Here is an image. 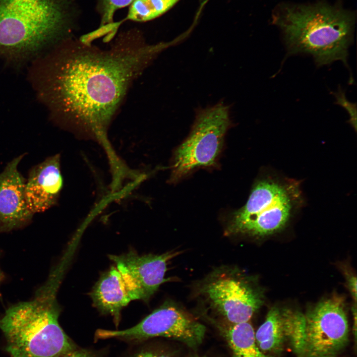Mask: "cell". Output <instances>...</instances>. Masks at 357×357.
Listing matches in <instances>:
<instances>
[{
	"label": "cell",
	"mask_w": 357,
	"mask_h": 357,
	"mask_svg": "<svg viewBox=\"0 0 357 357\" xmlns=\"http://www.w3.org/2000/svg\"><path fill=\"white\" fill-rule=\"evenodd\" d=\"M172 46L147 44L135 31L119 36L107 50L81 40L70 42L55 59L48 78L51 103L62 124L99 142L109 161L116 160L107 137L110 125L132 82Z\"/></svg>",
	"instance_id": "6da1fadb"
},
{
	"label": "cell",
	"mask_w": 357,
	"mask_h": 357,
	"mask_svg": "<svg viewBox=\"0 0 357 357\" xmlns=\"http://www.w3.org/2000/svg\"><path fill=\"white\" fill-rule=\"evenodd\" d=\"M273 21L282 32L287 56L306 54L319 66L339 60L348 67L355 22L352 12L322 2L283 4Z\"/></svg>",
	"instance_id": "7a4b0ae2"
},
{
	"label": "cell",
	"mask_w": 357,
	"mask_h": 357,
	"mask_svg": "<svg viewBox=\"0 0 357 357\" xmlns=\"http://www.w3.org/2000/svg\"><path fill=\"white\" fill-rule=\"evenodd\" d=\"M62 271L57 266L32 299L11 305L0 319L12 357H59L77 348L59 323L56 295Z\"/></svg>",
	"instance_id": "3957f363"
},
{
	"label": "cell",
	"mask_w": 357,
	"mask_h": 357,
	"mask_svg": "<svg viewBox=\"0 0 357 357\" xmlns=\"http://www.w3.org/2000/svg\"><path fill=\"white\" fill-rule=\"evenodd\" d=\"M68 0H0V54L35 53L68 30Z\"/></svg>",
	"instance_id": "277c9868"
},
{
	"label": "cell",
	"mask_w": 357,
	"mask_h": 357,
	"mask_svg": "<svg viewBox=\"0 0 357 357\" xmlns=\"http://www.w3.org/2000/svg\"><path fill=\"white\" fill-rule=\"evenodd\" d=\"M300 181L266 170L245 204L236 211L226 234L264 237L284 229L304 206Z\"/></svg>",
	"instance_id": "5b68a950"
},
{
	"label": "cell",
	"mask_w": 357,
	"mask_h": 357,
	"mask_svg": "<svg viewBox=\"0 0 357 357\" xmlns=\"http://www.w3.org/2000/svg\"><path fill=\"white\" fill-rule=\"evenodd\" d=\"M189 135L177 149L172 178L176 180L194 169L213 165L232 121L230 107L223 102L199 108Z\"/></svg>",
	"instance_id": "8992f818"
},
{
	"label": "cell",
	"mask_w": 357,
	"mask_h": 357,
	"mask_svg": "<svg viewBox=\"0 0 357 357\" xmlns=\"http://www.w3.org/2000/svg\"><path fill=\"white\" fill-rule=\"evenodd\" d=\"M210 306L226 322H248L261 304L259 294L234 266L213 270L199 288Z\"/></svg>",
	"instance_id": "52a82bcc"
},
{
	"label": "cell",
	"mask_w": 357,
	"mask_h": 357,
	"mask_svg": "<svg viewBox=\"0 0 357 357\" xmlns=\"http://www.w3.org/2000/svg\"><path fill=\"white\" fill-rule=\"evenodd\" d=\"M205 332L203 324L175 303L166 301L135 326L123 330L98 329L95 338L140 341L163 337L195 348L202 343Z\"/></svg>",
	"instance_id": "ba28073f"
},
{
	"label": "cell",
	"mask_w": 357,
	"mask_h": 357,
	"mask_svg": "<svg viewBox=\"0 0 357 357\" xmlns=\"http://www.w3.org/2000/svg\"><path fill=\"white\" fill-rule=\"evenodd\" d=\"M303 357H337L349 342V326L342 302L322 301L305 316Z\"/></svg>",
	"instance_id": "9c48e42d"
},
{
	"label": "cell",
	"mask_w": 357,
	"mask_h": 357,
	"mask_svg": "<svg viewBox=\"0 0 357 357\" xmlns=\"http://www.w3.org/2000/svg\"><path fill=\"white\" fill-rule=\"evenodd\" d=\"M179 254L171 250L161 254L139 255L134 250L120 255H110L116 267L128 282L137 299L148 301L163 283L168 262Z\"/></svg>",
	"instance_id": "30bf717a"
},
{
	"label": "cell",
	"mask_w": 357,
	"mask_h": 357,
	"mask_svg": "<svg viewBox=\"0 0 357 357\" xmlns=\"http://www.w3.org/2000/svg\"><path fill=\"white\" fill-rule=\"evenodd\" d=\"M24 156L13 159L0 173V233L26 226L34 215L25 199L26 180L18 170Z\"/></svg>",
	"instance_id": "8fae6325"
},
{
	"label": "cell",
	"mask_w": 357,
	"mask_h": 357,
	"mask_svg": "<svg viewBox=\"0 0 357 357\" xmlns=\"http://www.w3.org/2000/svg\"><path fill=\"white\" fill-rule=\"evenodd\" d=\"M60 154L32 168L25 184L26 203L32 213H41L55 206L63 187Z\"/></svg>",
	"instance_id": "7c38bea8"
},
{
	"label": "cell",
	"mask_w": 357,
	"mask_h": 357,
	"mask_svg": "<svg viewBox=\"0 0 357 357\" xmlns=\"http://www.w3.org/2000/svg\"><path fill=\"white\" fill-rule=\"evenodd\" d=\"M90 296L94 306L102 313L111 315L117 325L122 308L137 299L129 283L115 265L101 276Z\"/></svg>",
	"instance_id": "4fadbf2b"
},
{
	"label": "cell",
	"mask_w": 357,
	"mask_h": 357,
	"mask_svg": "<svg viewBox=\"0 0 357 357\" xmlns=\"http://www.w3.org/2000/svg\"><path fill=\"white\" fill-rule=\"evenodd\" d=\"M218 326L226 338L233 357H269L258 347L254 329L248 322H226Z\"/></svg>",
	"instance_id": "5bb4252c"
},
{
	"label": "cell",
	"mask_w": 357,
	"mask_h": 357,
	"mask_svg": "<svg viewBox=\"0 0 357 357\" xmlns=\"http://www.w3.org/2000/svg\"><path fill=\"white\" fill-rule=\"evenodd\" d=\"M255 337L258 347L265 354L282 350L286 339L281 312L278 308L273 307L269 310L265 320L255 333Z\"/></svg>",
	"instance_id": "9a60e30c"
},
{
	"label": "cell",
	"mask_w": 357,
	"mask_h": 357,
	"mask_svg": "<svg viewBox=\"0 0 357 357\" xmlns=\"http://www.w3.org/2000/svg\"><path fill=\"white\" fill-rule=\"evenodd\" d=\"M281 312L286 341H289L298 357H303L305 337V316L301 313L285 309Z\"/></svg>",
	"instance_id": "2e32d148"
},
{
	"label": "cell",
	"mask_w": 357,
	"mask_h": 357,
	"mask_svg": "<svg viewBox=\"0 0 357 357\" xmlns=\"http://www.w3.org/2000/svg\"><path fill=\"white\" fill-rule=\"evenodd\" d=\"M179 0H134L130 4L127 16L115 23L117 28L125 20L144 22L152 20L164 13Z\"/></svg>",
	"instance_id": "e0dca14e"
},
{
	"label": "cell",
	"mask_w": 357,
	"mask_h": 357,
	"mask_svg": "<svg viewBox=\"0 0 357 357\" xmlns=\"http://www.w3.org/2000/svg\"><path fill=\"white\" fill-rule=\"evenodd\" d=\"M134 0H100L98 6L101 15L100 28L110 29L115 12L119 8L130 4Z\"/></svg>",
	"instance_id": "ac0fdd59"
},
{
	"label": "cell",
	"mask_w": 357,
	"mask_h": 357,
	"mask_svg": "<svg viewBox=\"0 0 357 357\" xmlns=\"http://www.w3.org/2000/svg\"><path fill=\"white\" fill-rule=\"evenodd\" d=\"M336 99V103L344 108L349 116L348 122L357 130V104L350 102L346 98L345 92L339 88L338 91L333 93Z\"/></svg>",
	"instance_id": "d6986e66"
},
{
	"label": "cell",
	"mask_w": 357,
	"mask_h": 357,
	"mask_svg": "<svg viewBox=\"0 0 357 357\" xmlns=\"http://www.w3.org/2000/svg\"><path fill=\"white\" fill-rule=\"evenodd\" d=\"M59 357H95V356L87 350L76 348Z\"/></svg>",
	"instance_id": "ffe728a7"
},
{
	"label": "cell",
	"mask_w": 357,
	"mask_h": 357,
	"mask_svg": "<svg viewBox=\"0 0 357 357\" xmlns=\"http://www.w3.org/2000/svg\"><path fill=\"white\" fill-rule=\"evenodd\" d=\"M350 290L353 295L355 301L357 298V279L356 277L351 276L348 279Z\"/></svg>",
	"instance_id": "44dd1931"
},
{
	"label": "cell",
	"mask_w": 357,
	"mask_h": 357,
	"mask_svg": "<svg viewBox=\"0 0 357 357\" xmlns=\"http://www.w3.org/2000/svg\"><path fill=\"white\" fill-rule=\"evenodd\" d=\"M133 357H168L163 354H159L151 351H141L135 355Z\"/></svg>",
	"instance_id": "7402d4cb"
},
{
	"label": "cell",
	"mask_w": 357,
	"mask_h": 357,
	"mask_svg": "<svg viewBox=\"0 0 357 357\" xmlns=\"http://www.w3.org/2000/svg\"><path fill=\"white\" fill-rule=\"evenodd\" d=\"M5 279V276L1 269L0 268V284L3 282Z\"/></svg>",
	"instance_id": "603a6c76"
}]
</instances>
